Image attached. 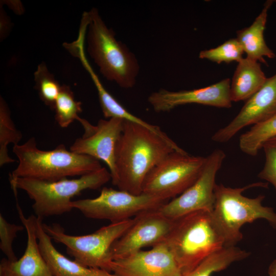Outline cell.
Instances as JSON below:
<instances>
[{
	"mask_svg": "<svg viewBox=\"0 0 276 276\" xmlns=\"http://www.w3.org/2000/svg\"><path fill=\"white\" fill-rule=\"evenodd\" d=\"M186 152L169 136H162L137 124L124 121L116 151L119 190L134 195L143 193L151 170L170 153Z\"/></svg>",
	"mask_w": 276,
	"mask_h": 276,
	"instance_id": "6da1fadb",
	"label": "cell"
},
{
	"mask_svg": "<svg viewBox=\"0 0 276 276\" xmlns=\"http://www.w3.org/2000/svg\"><path fill=\"white\" fill-rule=\"evenodd\" d=\"M13 152L18 164L9 179L29 178L53 181L81 176L102 167L99 160L67 150L63 144L51 150L40 149L34 137L22 144L14 145Z\"/></svg>",
	"mask_w": 276,
	"mask_h": 276,
	"instance_id": "7a4b0ae2",
	"label": "cell"
},
{
	"mask_svg": "<svg viewBox=\"0 0 276 276\" xmlns=\"http://www.w3.org/2000/svg\"><path fill=\"white\" fill-rule=\"evenodd\" d=\"M212 212H194L173 220L163 243L173 256L182 274L195 268L206 257L225 246Z\"/></svg>",
	"mask_w": 276,
	"mask_h": 276,
	"instance_id": "3957f363",
	"label": "cell"
},
{
	"mask_svg": "<svg viewBox=\"0 0 276 276\" xmlns=\"http://www.w3.org/2000/svg\"><path fill=\"white\" fill-rule=\"evenodd\" d=\"M111 179L110 172L105 167L76 179L63 178L53 181L29 178L9 179L14 196L17 190L25 191L33 203L35 216L45 217L70 212L72 199L87 189H98Z\"/></svg>",
	"mask_w": 276,
	"mask_h": 276,
	"instance_id": "277c9868",
	"label": "cell"
},
{
	"mask_svg": "<svg viewBox=\"0 0 276 276\" xmlns=\"http://www.w3.org/2000/svg\"><path fill=\"white\" fill-rule=\"evenodd\" d=\"M267 187V183L261 182L235 188L216 184L215 203L211 213L225 247L235 246L242 239L240 229L246 223L264 219L276 228V213L273 208L262 204L265 196L260 195L255 198H248L242 194L250 188Z\"/></svg>",
	"mask_w": 276,
	"mask_h": 276,
	"instance_id": "5b68a950",
	"label": "cell"
},
{
	"mask_svg": "<svg viewBox=\"0 0 276 276\" xmlns=\"http://www.w3.org/2000/svg\"><path fill=\"white\" fill-rule=\"evenodd\" d=\"M85 14L90 56L108 80L123 88H132L140 70L135 55L125 44L116 39L114 32L107 27L96 8Z\"/></svg>",
	"mask_w": 276,
	"mask_h": 276,
	"instance_id": "8992f818",
	"label": "cell"
},
{
	"mask_svg": "<svg viewBox=\"0 0 276 276\" xmlns=\"http://www.w3.org/2000/svg\"><path fill=\"white\" fill-rule=\"evenodd\" d=\"M133 222L134 218L111 223L91 234L82 236L67 234L58 224L43 223V228L52 239L66 246L67 254L75 261L86 267L111 272V246Z\"/></svg>",
	"mask_w": 276,
	"mask_h": 276,
	"instance_id": "52a82bcc",
	"label": "cell"
},
{
	"mask_svg": "<svg viewBox=\"0 0 276 276\" xmlns=\"http://www.w3.org/2000/svg\"><path fill=\"white\" fill-rule=\"evenodd\" d=\"M206 157L174 151L155 166L147 176L143 193L168 201L180 195L200 175Z\"/></svg>",
	"mask_w": 276,
	"mask_h": 276,
	"instance_id": "ba28073f",
	"label": "cell"
},
{
	"mask_svg": "<svg viewBox=\"0 0 276 276\" xmlns=\"http://www.w3.org/2000/svg\"><path fill=\"white\" fill-rule=\"evenodd\" d=\"M168 201L145 193L134 195L103 187L98 197L72 201L71 205L87 218L116 223L131 219L143 212L157 209Z\"/></svg>",
	"mask_w": 276,
	"mask_h": 276,
	"instance_id": "9c48e42d",
	"label": "cell"
},
{
	"mask_svg": "<svg viewBox=\"0 0 276 276\" xmlns=\"http://www.w3.org/2000/svg\"><path fill=\"white\" fill-rule=\"evenodd\" d=\"M225 157L221 149H215L209 156L195 181L186 191L158 208L166 217L175 219L199 211L212 212L215 203L216 174Z\"/></svg>",
	"mask_w": 276,
	"mask_h": 276,
	"instance_id": "30bf717a",
	"label": "cell"
},
{
	"mask_svg": "<svg viewBox=\"0 0 276 276\" xmlns=\"http://www.w3.org/2000/svg\"><path fill=\"white\" fill-rule=\"evenodd\" d=\"M78 121L82 124L84 133L75 141L70 150L104 162L114 186L117 180L116 151L124 121L116 118L100 119L96 126L80 118Z\"/></svg>",
	"mask_w": 276,
	"mask_h": 276,
	"instance_id": "8fae6325",
	"label": "cell"
},
{
	"mask_svg": "<svg viewBox=\"0 0 276 276\" xmlns=\"http://www.w3.org/2000/svg\"><path fill=\"white\" fill-rule=\"evenodd\" d=\"M158 209L143 212L134 217L133 224L111 246L113 260L164 242L173 220L163 215Z\"/></svg>",
	"mask_w": 276,
	"mask_h": 276,
	"instance_id": "7c38bea8",
	"label": "cell"
},
{
	"mask_svg": "<svg viewBox=\"0 0 276 276\" xmlns=\"http://www.w3.org/2000/svg\"><path fill=\"white\" fill-rule=\"evenodd\" d=\"M112 273L118 276H181L173 256L162 242L148 250H140L113 260Z\"/></svg>",
	"mask_w": 276,
	"mask_h": 276,
	"instance_id": "4fadbf2b",
	"label": "cell"
},
{
	"mask_svg": "<svg viewBox=\"0 0 276 276\" xmlns=\"http://www.w3.org/2000/svg\"><path fill=\"white\" fill-rule=\"evenodd\" d=\"M276 114V74L267 78L264 85L242 107L238 114L212 136L217 143L229 141L245 127L263 122Z\"/></svg>",
	"mask_w": 276,
	"mask_h": 276,
	"instance_id": "5bb4252c",
	"label": "cell"
},
{
	"mask_svg": "<svg viewBox=\"0 0 276 276\" xmlns=\"http://www.w3.org/2000/svg\"><path fill=\"white\" fill-rule=\"evenodd\" d=\"M228 78L209 86L177 91L161 89L150 95L148 101L157 112L169 111L177 106L196 103L220 108L232 107Z\"/></svg>",
	"mask_w": 276,
	"mask_h": 276,
	"instance_id": "9a60e30c",
	"label": "cell"
},
{
	"mask_svg": "<svg viewBox=\"0 0 276 276\" xmlns=\"http://www.w3.org/2000/svg\"><path fill=\"white\" fill-rule=\"evenodd\" d=\"M18 217L27 231V246L23 255L16 261L3 258L0 262V276H54L40 250L36 234V216L26 217L17 198Z\"/></svg>",
	"mask_w": 276,
	"mask_h": 276,
	"instance_id": "2e32d148",
	"label": "cell"
},
{
	"mask_svg": "<svg viewBox=\"0 0 276 276\" xmlns=\"http://www.w3.org/2000/svg\"><path fill=\"white\" fill-rule=\"evenodd\" d=\"M42 219L36 217V234L41 253L54 276H118L112 272L86 267L63 255L53 245L43 228Z\"/></svg>",
	"mask_w": 276,
	"mask_h": 276,
	"instance_id": "e0dca14e",
	"label": "cell"
},
{
	"mask_svg": "<svg viewBox=\"0 0 276 276\" xmlns=\"http://www.w3.org/2000/svg\"><path fill=\"white\" fill-rule=\"evenodd\" d=\"M274 1H267L261 12L248 27L237 32V39L241 45L246 57L267 64L264 57L274 58L275 54L266 44L264 38L267 13Z\"/></svg>",
	"mask_w": 276,
	"mask_h": 276,
	"instance_id": "ac0fdd59",
	"label": "cell"
},
{
	"mask_svg": "<svg viewBox=\"0 0 276 276\" xmlns=\"http://www.w3.org/2000/svg\"><path fill=\"white\" fill-rule=\"evenodd\" d=\"M267 79L259 62L243 58L238 62L231 81L232 101L248 100L264 85Z\"/></svg>",
	"mask_w": 276,
	"mask_h": 276,
	"instance_id": "d6986e66",
	"label": "cell"
},
{
	"mask_svg": "<svg viewBox=\"0 0 276 276\" xmlns=\"http://www.w3.org/2000/svg\"><path fill=\"white\" fill-rule=\"evenodd\" d=\"M83 65L89 74L96 87L100 106L105 118L121 119L146 127L158 134L161 133L162 130L158 126L151 125L129 112L107 91L88 61L85 62Z\"/></svg>",
	"mask_w": 276,
	"mask_h": 276,
	"instance_id": "ffe728a7",
	"label": "cell"
},
{
	"mask_svg": "<svg viewBox=\"0 0 276 276\" xmlns=\"http://www.w3.org/2000/svg\"><path fill=\"white\" fill-rule=\"evenodd\" d=\"M250 253L236 246L224 247L211 254L198 265L181 276H212L217 272L223 270L236 262L242 261Z\"/></svg>",
	"mask_w": 276,
	"mask_h": 276,
	"instance_id": "44dd1931",
	"label": "cell"
},
{
	"mask_svg": "<svg viewBox=\"0 0 276 276\" xmlns=\"http://www.w3.org/2000/svg\"><path fill=\"white\" fill-rule=\"evenodd\" d=\"M276 137V114L254 126L239 138V146L243 153L256 156L263 145Z\"/></svg>",
	"mask_w": 276,
	"mask_h": 276,
	"instance_id": "7402d4cb",
	"label": "cell"
},
{
	"mask_svg": "<svg viewBox=\"0 0 276 276\" xmlns=\"http://www.w3.org/2000/svg\"><path fill=\"white\" fill-rule=\"evenodd\" d=\"M22 134L18 130L12 119L10 109L4 99L0 98V166L16 160L8 154V146L10 144L18 145L22 139Z\"/></svg>",
	"mask_w": 276,
	"mask_h": 276,
	"instance_id": "603a6c76",
	"label": "cell"
},
{
	"mask_svg": "<svg viewBox=\"0 0 276 276\" xmlns=\"http://www.w3.org/2000/svg\"><path fill=\"white\" fill-rule=\"evenodd\" d=\"M81 106V103L75 99L70 87L62 85L54 108L55 119L59 126L66 128L78 120L80 118L78 114L82 110Z\"/></svg>",
	"mask_w": 276,
	"mask_h": 276,
	"instance_id": "cb8c5ba5",
	"label": "cell"
},
{
	"mask_svg": "<svg viewBox=\"0 0 276 276\" xmlns=\"http://www.w3.org/2000/svg\"><path fill=\"white\" fill-rule=\"evenodd\" d=\"M34 77L35 88L40 99L45 105L54 110L61 85L49 71L44 62L38 65Z\"/></svg>",
	"mask_w": 276,
	"mask_h": 276,
	"instance_id": "d4e9b609",
	"label": "cell"
},
{
	"mask_svg": "<svg viewBox=\"0 0 276 276\" xmlns=\"http://www.w3.org/2000/svg\"><path fill=\"white\" fill-rule=\"evenodd\" d=\"M244 53L237 38H231L215 48L201 51L199 57L218 64L229 63L233 61L239 62L243 58Z\"/></svg>",
	"mask_w": 276,
	"mask_h": 276,
	"instance_id": "484cf974",
	"label": "cell"
},
{
	"mask_svg": "<svg viewBox=\"0 0 276 276\" xmlns=\"http://www.w3.org/2000/svg\"><path fill=\"white\" fill-rule=\"evenodd\" d=\"M25 229V226L8 222L0 214V249L10 261L18 259L13 251L12 244L17 236V233Z\"/></svg>",
	"mask_w": 276,
	"mask_h": 276,
	"instance_id": "4316f807",
	"label": "cell"
},
{
	"mask_svg": "<svg viewBox=\"0 0 276 276\" xmlns=\"http://www.w3.org/2000/svg\"><path fill=\"white\" fill-rule=\"evenodd\" d=\"M262 148L265 155V162L258 177L271 183L276 190V137L266 142Z\"/></svg>",
	"mask_w": 276,
	"mask_h": 276,
	"instance_id": "83f0119b",
	"label": "cell"
},
{
	"mask_svg": "<svg viewBox=\"0 0 276 276\" xmlns=\"http://www.w3.org/2000/svg\"><path fill=\"white\" fill-rule=\"evenodd\" d=\"M268 276H276V259L273 261L269 266Z\"/></svg>",
	"mask_w": 276,
	"mask_h": 276,
	"instance_id": "f1b7e54d",
	"label": "cell"
}]
</instances>
